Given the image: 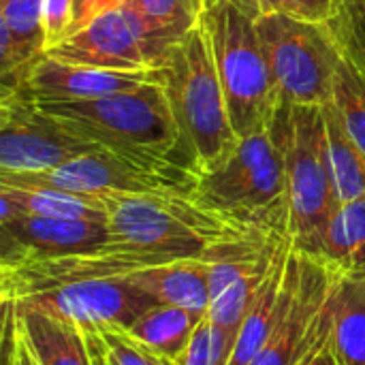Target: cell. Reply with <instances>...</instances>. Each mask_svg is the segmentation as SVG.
Masks as SVG:
<instances>
[{"label": "cell", "instance_id": "22", "mask_svg": "<svg viewBox=\"0 0 365 365\" xmlns=\"http://www.w3.org/2000/svg\"><path fill=\"white\" fill-rule=\"evenodd\" d=\"M126 6L141 17L148 34L165 56L175 41L201 24L205 0H128Z\"/></svg>", "mask_w": 365, "mask_h": 365}, {"label": "cell", "instance_id": "4", "mask_svg": "<svg viewBox=\"0 0 365 365\" xmlns=\"http://www.w3.org/2000/svg\"><path fill=\"white\" fill-rule=\"evenodd\" d=\"M287 113L240 139L235 152L199 178L195 201L244 225L289 235Z\"/></svg>", "mask_w": 365, "mask_h": 365}, {"label": "cell", "instance_id": "26", "mask_svg": "<svg viewBox=\"0 0 365 365\" xmlns=\"http://www.w3.org/2000/svg\"><path fill=\"white\" fill-rule=\"evenodd\" d=\"M329 26L344 56L365 77V0H344Z\"/></svg>", "mask_w": 365, "mask_h": 365}, {"label": "cell", "instance_id": "7", "mask_svg": "<svg viewBox=\"0 0 365 365\" xmlns=\"http://www.w3.org/2000/svg\"><path fill=\"white\" fill-rule=\"evenodd\" d=\"M257 28L282 107L329 103L344 58L331 26L289 15H261Z\"/></svg>", "mask_w": 365, "mask_h": 365}, {"label": "cell", "instance_id": "14", "mask_svg": "<svg viewBox=\"0 0 365 365\" xmlns=\"http://www.w3.org/2000/svg\"><path fill=\"white\" fill-rule=\"evenodd\" d=\"M2 229V259L24 257H60L88 252L109 242L107 222L43 218V216H13L0 222Z\"/></svg>", "mask_w": 365, "mask_h": 365}, {"label": "cell", "instance_id": "27", "mask_svg": "<svg viewBox=\"0 0 365 365\" xmlns=\"http://www.w3.org/2000/svg\"><path fill=\"white\" fill-rule=\"evenodd\" d=\"M90 329L98 331L115 365H180V361H173L156 353L154 349H150L145 342L135 338L126 327L103 325V327H90Z\"/></svg>", "mask_w": 365, "mask_h": 365}, {"label": "cell", "instance_id": "35", "mask_svg": "<svg viewBox=\"0 0 365 365\" xmlns=\"http://www.w3.org/2000/svg\"><path fill=\"white\" fill-rule=\"evenodd\" d=\"M235 6H240L242 11H246L248 15H252L255 19L261 17V6H259V0H231Z\"/></svg>", "mask_w": 365, "mask_h": 365}, {"label": "cell", "instance_id": "25", "mask_svg": "<svg viewBox=\"0 0 365 365\" xmlns=\"http://www.w3.org/2000/svg\"><path fill=\"white\" fill-rule=\"evenodd\" d=\"M272 261H274V257H272ZM272 261H269V265H272ZM269 265H265L248 276L237 278L222 293L212 297L210 308H207V319L214 327H220L225 331L240 336V329L259 295V289L269 272Z\"/></svg>", "mask_w": 365, "mask_h": 365}, {"label": "cell", "instance_id": "8", "mask_svg": "<svg viewBox=\"0 0 365 365\" xmlns=\"http://www.w3.org/2000/svg\"><path fill=\"white\" fill-rule=\"evenodd\" d=\"M319 257L291 250V289L287 306L250 365H306L331 338L336 295L342 282Z\"/></svg>", "mask_w": 365, "mask_h": 365}, {"label": "cell", "instance_id": "21", "mask_svg": "<svg viewBox=\"0 0 365 365\" xmlns=\"http://www.w3.org/2000/svg\"><path fill=\"white\" fill-rule=\"evenodd\" d=\"M338 365H365V280L342 278L329 338Z\"/></svg>", "mask_w": 365, "mask_h": 365}, {"label": "cell", "instance_id": "15", "mask_svg": "<svg viewBox=\"0 0 365 365\" xmlns=\"http://www.w3.org/2000/svg\"><path fill=\"white\" fill-rule=\"evenodd\" d=\"M291 237H284L274 255L269 272L259 289V295L240 329L237 344L229 365H250L261 353L265 342L269 340L284 306L291 289Z\"/></svg>", "mask_w": 365, "mask_h": 365}, {"label": "cell", "instance_id": "1", "mask_svg": "<svg viewBox=\"0 0 365 365\" xmlns=\"http://www.w3.org/2000/svg\"><path fill=\"white\" fill-rule=\"evenodd\" d=\"M107 203L109 237L133 250L178 259L216 261L233 250L263 242L272 233L182 195H101Z\"/></svg>", "mask_w": 365, "mask_h": 365}, {"label": "cell", "instance_id": "34", "mask_svg": "<svg viewBox=\"0 0 365 365\" xmlns=\"http://www.w3.org/2000/svg\"><path fill=\"white\" fill-rule=\"evenodd\" d=\"M306 365H338V361H336V355H334V351H331V344L327 342L310 361Z\"/></svg>", "mask_w": 365, "mask_h": 365}, {"label": "cell", "instance_id": "2", "mask_svg": "<svg viewBox=\"0 0 365 365\" xmlns=\"http://www.w3.org/2000/svg\"><path fill=\"white\" fill-rule=\"evenodd\" d=\"M163 71L182 150L199 178L212 173L235 152L240 135L231 124L203 19L167 49Z\"/></svg>", "mask_w": 365, "mask_h": 365}, {"label": "cell", "instance_id": "23", "mask_svg": "<svg viewBox=\"0 0 365 365\" xmlns=\"http://www.w3.org/2000/svg\"><path fill=\"white\" fill-rule=\"evenodd\" d=\"M325 128L329 141V160L338 201L349 203L365 195V154L355 145V141L344 130L338 111L331 103L323 105Z\"/></svg>", "mask_w": 365, "mask_h": 365}, {"label": "cell", "instance_id": "6", "mask_svg": "<svg viewBox=\"0 0 365 365\" xmlns=\"http://www.w3.org/2000/svg\"><path fill=\"white\" fill-rule=\"evenodd\" d=\"M289 237L297 252L321 257L327 227L340 207L323 105H293L287 113Z\"/></svg>", "mask_w": 365, "mask_h": 365}, {"label": "cell", "instance_id": "10", "mask_svg": "<svg viewBox=\"0 0 365 365\" xmlns=\"http://www.w3.org/2000/svg\"><path fill=\"white\" fill-rule=\"evenodd\" d=\"M103 150L21 92L0 96V173H45Z\"/></svg>", "mask_w": 365, "mask_h": 365}, {"label": "cell", "instance_id": "32", "mask_svg": "<svg viewBox=\"0 0 365 365\" xmlns=\"http://www.w3.org/2000/svg\"><path fill=\"white\" fill-rule=\"evenodd\" d=\"M128 0H75V21L71 28V34H75L77 30L86 28L90 21H94L96 17L122 9ZM68 34V36H71Z\"/></svg>", "mask_w": 365, "mask_h": 365}, {"label": "cell", "instance_id": "5", "mask_svg": "<svg viewBox=\"0 0 365 365\" xmlns=\"http://www.w3.org/2000/svg\"><path fill=\"white\" fill-rule=\"evenodd\" d=\"M203 26L240 139L274 124L284 107L261 45L257 19L231 0H205Z\"/></svg>", "mask_w": 365, "mask_h": 365}, {"label": "cell", "instance_id": "17", "mask_svg": "<svg viewBox=\"0 0 365 365\" xmlns=\"http://www.w3.org/2000/svg\"><path fill=\"white\" fill-rule=\"evenodd\" d=\"M19 214L107 222V203L101 195H75L58 188L15 186L0 182V222Z\"/></svg>", "mask_w": 365, "mask_h": 365}, {"label": "cell", "instance_id": "29", "mask_svg": "<svg viewBox=\"0 0 365 365\" xmlns=\"http://www.w3.org/2000/svg\"><path fill=\"white\" fill-rule=\"evenodd\" d=\"M75 21V0H43V26L47 49L62 43Z\"/></svg>", "mask_w": 365, "mask_h": 365}, {"label": "cell", "instance_id": "20", "mask_svg": "<svg viewBox=\"0 0 365 365\" xmlns=\"http://www.w3.org/2000/svg\"><path fill=\"white\" fill-rule=\"evenodd\" d=\"M205 314L184 310L178 306L156 304L143 312L130 327H126L135 338L145 342L156 353L180 361L190 346V340Z\"/></svg>", "mask_w": 365, "mask_h": 365}, {"label": "cell", "instance_id": "33", "mask_svg": "<svg viewBox=\"0 0 365 365\" xmlns=\"http://www.w3.org/2000/svg\"><path fill=\"white\" fill-rule=\"evenodd\" d=\"M83 334H86V344L92 357V365H115L113 357L109 355L107 344L103 342L96 329H83Z\"/></svg>", "mask_w": 365, "mask_h": 365}, {"label": "cell", "instance_id": "11", "mask_svg": "<svg viewBox=\"0 0 365 365\" xmlns=\"http://www.w3.org/2000/svg\"><path fill=\"white\" fill-rule=\"evenodd\" d=\"M47 56L71 64L115 71L163 68L165 58L148 34L141 17L126 4L66 36L62 43L47 49Z\"/></svg>", "mask_w": 365, "mask_h": 365}, {"label": "cell", "instance_id": "28", "mask_svg": "<svg viewBox=\"0 0 365 365\" xmlns=\"http://www.w3.org/2000/svg\"><path fill=\"white\" fill-rule=\"evenodd\" d=\"M344 0H259L261 15H289L302 21L329 24Z\"/></svg>", "mask_w": 365, "mask_h": 365}, {"label": "cell", "instance_id": "18", "mask_svg": "<svg viewBox=\"0 0 365 365\" xmlns=\"http://www.w3.org/2000/svg\"><path fill=\"white\" fill-rule=\"evenodd\" d=\"M17 327L38 365H92L81 327L47 312L15 306Z\"/></svg>", "mask_w": 365, "mask_h": 365}, {"label": "cell", "instance_id": "36", "mask_svg": "<svg viewBox=\"0 0 365 365\" xmlns=\"http://www.w3.org/2000/svg\"><path fill=\"white\" fill-rule=\"evenodd\" d=\"M6 365H9V364H6Z\"/></svg>", "mask_w": 365, "mask_h": 365}, {"label": "cell", "instance_id": "3", "mask_svg": "<svg viewBox=\"0 0 365 365\" xmlns=\"http://www.w3.org/2000/svg\"><path fill=\"white\" fill-rule=\"evenodd\" d=\"M77 135L141 163L188 165L165 83L88 101L36 103Z\"/></svg>", "mask_w": 365, "mask_h": 365}, {"label": "cell", "instance_id": "24", "mask_svg": "<svg viewBox=\"0 0 365 365\" xmlns=\"http://www.w3.org/2000/svg\"><path fill=\"white\" fill-rule=\"evenodd\" d=\"M329 103L338 111L349 137L365 154V77L346 56L338 64Z\"/></svg>", "mask_w": 365, "mask_h": 365}, {"label": "cell", "instance_id": "9", "mask_svg": "<svg viewBox=\"0 0 365 365\" xmlns=\"http://www.w3.org/2000/svg\"><path fill=\"white\" fill-rule=\"evenodd\" d=\"M15 186L58 188L75 195H182L195 197L199 175L180 163H141L109 150L83 154L45 173H0Z\"/></svg>", "mask_w": 365, "mask_h": 365}, {"label": "cell", "instance_id": "19", "mask_svg": "<svg viewBox=\"0 0 365 365\" xmlns=\"http://www.w3.org/2000/svg\"><path fill=\"white\" fill-rule=\"evenodd\" d=\"M319 259L344 278L365 280V195L336 210Z\"/></svg>", "mask_w": 365, "mask_h": 365}, {"label": "cell", "instance_id": "13", "mask_svg": "<svg viewBox=\"0 0 365 365\" xmlns=\"http://www.w3.org/2000/svg\"><path fill=\"white\" fill-rule=\"evenodd\" d=\"M148 83H165V71L163 68L115 71V68H98L86 64H71L45 56L30 71L26 90L21 94H26L34 103L88 101V98L109 96L115 92L135 90Z\"/></svg>", "mask_w": 365, "mask_h": 365}, {"label": "cell", "instance_id": "30", "mask_svg": "<svg viewBox=\"0 0 365 365\" xmlns=\"http://www.w3.org/2000/svg\"><path fill=\"white\" fill-rule=\"evenodd\" d=\"M6 310V364L9 365H38L34 355L30 353L19 327H17V319H15V310L11 304H4Z\"/></svg>", "mask_w": 365, "mask_h": 365}, {"label": "cell", "instance_id": "31", "mask_svg": "<svg viewBox=\"0 0 365 365\" xmlns=\"http://www.w3.org/2000/svg\"><path fill=\"white\" fill-rule=\"evenodd\" d=\"M180 365H214V359H212V327H210L207 314L199 323V327L190 340L188 351L180 359Z\"/></svg>", "mask_w": 365, "mask_h": 365}, {"label": "cell", "instance_id": "16", "mask_svg": "<svg viewBox=\"0 0 365 365\" xmlns=\"http://www.w3.org/2000/svg\"><path fill=\"white\" fill-rule=\"evenodd\" d=\"M126 280L154 297L158 304L207 314L212 302L207 259H178L165 265L133 272Z\"/></svg>", "mask_w": 365, "mask_h": 365}, {"label": "cell", "instance_id": "12", "mask_svg": "<svg viewBox=\"0 0 365 365\" xmlns=\"http://www.w3.org/2000/svg\"><path fill=\"white\" fill-rule=\"evenodd\" d=\"M4 304L34 308L81 329H90L103 325L130 327L158 302L130 284L126 278H107L73 282Z\"/></svg>", "mask_w": 365, "mask_h": 365}]
</instances>
